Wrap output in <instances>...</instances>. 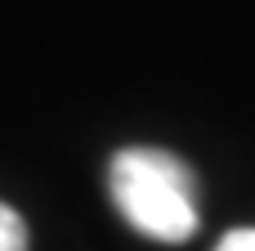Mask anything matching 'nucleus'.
Segmentation results:
<instances>
[{
    "label": "nucleus",
    "mask_w": 255,
    "mask_h": 251,
    "mask_svg": "<svg viewBox=\"0 0 255 251\" xmlns=\"http://www.w3.org/2000/svg\"><path fill=\"white\" fill-rule=\"evenodd\" d=\"M0 251H27V225L4 202H0Z\"/></svg>",
    "instance_id": "f03ea898"
},
{
    "label": "nucleus",
    "mask_w": 255,
    "mask_h": 251,
    "mask_svg": "<svg viewBox=\"0 0 255 251\" xmlns=\"http://www.w3.org/2000/svg\"><path fill=\"white\" fill-rule=\"evenodd\" d=\"M108 189L126 225L152 243H188L197 234V180L161 148H121L108 166Z\"/></svg>",
    "instance_id": "f257e3e1"
},
{
    "label": "nucleus",
    "mask_w": 255,
    "mask_h": 251,
    "mask_svg": "<svg viewBox=\"0 0 255 251\" xmlns=\"http://www.w3.org/2000/svg\"><path fill=\"white\" fill-rule=\"evenodd\" d=\"M215 251H255V229H229Z\"/></svg>",
    "instance_id": "7ed1b4c3"
}]
</instances>
